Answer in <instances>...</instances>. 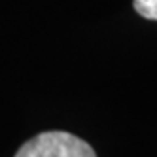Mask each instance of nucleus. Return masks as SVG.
I'll return each mask as SVG.
<instances>
[{"label": "nucleus", "instance_id": "f257e3e1", "mask_svg": "<svg viewBox=\"0 0 157 157\" xmlns=\"http://www.w3.org/2000/svg\"><path fill=\"white\" fill-rule=\"evenodd\" d=\"M15 157H97V153L85 140L70 132L48 131L25 142Z\"/></svg>", "mask_w": 157, "mask_h": 157}, {"label": "nucleus", "instance_id": "f03ea898", "mask_svg": "<svg viewBox=\"0 0 157 157\" xmlns=\"http://www.w3.org/2000/svg\"><path fill=\"white\" fill-rule=\"evenodd\" d=\"M132 6L144 19L157 21V0H132Z\"/></svg>", "mask_w": 157, "mask_h": 157}]
</instances>
